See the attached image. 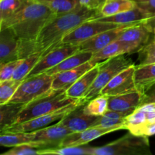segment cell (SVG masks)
<instances>
[{"instance_id":"8fae6325","label":"cell","mask_w":155,"mask_h":155,"mask_svg":"<svg viewBox=\"0 0 155 155\" xmlns=\"http://www.w3.org/2000/svg\"><path fill=\"white\" fill-rule=\"evenodd\" d=\"M80 51L79 45H58L42 56L27 77L46 72L71 54ZM26 77V78H27Z\"/></svg>"},{"instance_id":"8d00e7d4","label":"cell","mask_w":155,"mask_h":155,"mask_svg":"<svg viewBox=\"0 0 155 155\" xmlns=\"http://www.w3.org/2000/svg\"><path fill=\"white\" fill-rule=\"evenodd\" d=\"M2 155H40L39 148L30 145H21L12 147V149L3 153Z\"/></svg>"},{"instance_id":"f1b7e54d","label":"cell","mask_w":155,"mask_h":155,"mask_svg":"<svg viewBox=\"0 0 155 155\" xmlns=\"http://www.w3.org/2000/svg\"><path fill=\"white\" fill-rule=\"evenodd\" d=\"M49 8L56 15L70 13L81 6L80 0H39Z\"/></svg>"},{"instance_id":"5b68a950","label":"cell","mask_w":155,"mask_h":155,"mask_svg":"<svg viewBox=\"0 0 155 155\" xmlns=\"http://www.w3.org/2000/svg\"><path fill=\"white\" fill-rule=\"evenodd\" d=\"M54 75L46 73L27 77L21 82L16 92L8 103L27 104L48 93L52 89Z\"/></svg>"},{"instance_id":"e575fe53","label":"cell","mask_w":155,"mask_h":155,"mask_svg":"<svg viewBox=\"0 0 155 155\" xmlns=\"http://www.w3.org/2000/svg\"><path fill=\"white\" fill-rule=\"evenodd\" d=\"M139 65L155 63V39L148 42L146 45L141 48L139 51Z\"/></svg>"},{"instance_id":"7c38bea8","label":"cell","mask_w":155,"mask_h":155,"mask_svg":"<svg viewBox=\"0 0 155 155\" xmlns=\"http://www.w3.org/2000/svg\"><path fill=\"white\" fill-rule=\"evenodd\" d=\"M136 68V65L133 64L120 72L106 85L100 94L109 97L138 91L134 77Z\"/></svg>"},{"instance_id":"7402d4cb","label":"cell","mask_w":155,"mask_h":155,"mask_svg":"<svg viewBox=\"0 0 155 155\" xmlns=\"http://www.w3.org/2000/svg\"><path fill=\"white\" fill-rule=\"evenodd\" d=\"M136 51H137L136 48L132 46L130 44L117 39L109 44L99 51L93 54L91 61L95 63H99V62L104 61L108 60V59L113 58L117 56L125 54H131Z\"/></svg>"},{"instance_id":"b9f144b4","label":"cell","mask_w":155,"mask_h":155,"mask_svg":"<svg viewBox=\"0 0 155 155\" xmlns=\"http://www.w3.org/2000/svg\"><path fill=\"white\" fill-rule=\"evenodd\" d=\"M136 1H142V0H136Z\"/></svg>"},{"instance_id":"484cf974","label":"cell","mask_w":155,"mask_h":155,"mask_svg":"<svg viewBox=\"0 0 155 155\" xmlns=\"http://www.w3.org/2000/svg\"><path fill=\"white\" fill-rule=\"evenodd\" d=\"M24 104L7 103L0 105V130L15 123Z\"/></svg>"},{"instance_id":"ac0fdd59","label":"cell","mask_w":155,"mask_h":155,"mask_svg":"<svg viewBox=\"0 0 155 155\" xmlns=\"http://www.w3.org/2000/svg\"><path fill=\"white\" fill-rule=\"evenodd\" d=\"M84 105V104H83ZM83 105H80L62 118L59 122L69 129L72 133L80 132L95 127L98 117L86 114L83 111Z\"/></svg>"},{"instance_id":"8992f818","label":"cell","mask_w":155,"mask_h":155,"mask_svg":"<svg viewBox=\"0 0 155 155\" xmlns=\"http://www.w3.org/2000/svg\"><path fill=\"white\" fill-rule=\"evenodd\" d=\"M124 130L136 136L155 135V102L142 104L124 120Z\"/></svg>"},{"instance_id":"6da1fadb","label":"cell","mask_w":155,"mask_h":155,"mask_svg":"<svg viewBox=\"0 0 155 155\" xmlns=\"http://www.w3.org/2000/svg\"><path fill=\"white\" fill-rule=\"evenodd\" d=\"M98 12L80 6L75 11L57 15L42 28L35 40L20 44V58H24L33 53L40 52L42 55L58 45L63 38L86 21L98 18Z\"/></svg>"},{"instance_id":"52a82bcc","label":"cell","mask_w":155,"mask_h":155,"mask_svg":"<svg viewBox=\"0 0 155 155\" xmlns=\"http://www.w3.org/2000/svg\"><path fill=\"white\" fill-rule=\"evenodd\" d=\"M133 64H134V62L131 59L127 58L124 54L104 61L95 81L85 94L83 98L86 101H89L98 96L101 91L115 76Z\"/></svg>"},{"instance_id":"1f68e13d","label":"cell","mask_w":155,"mask_h":155,"mask_svg":"<svg viewBox=\"0 0 155 155\" xmlns=\"http://www.w3.org/2000/svg\"><path fill=\"white\" fill-rule=\"evenodd\" d=\"M107 110H108V96L101 94L89 100L83 105L84 113L92 116H101Z\"/></svg>"},{"instance_id":"4316f807","label":"cell","mask_w":155,"mask_h":155,"mask_svg":"<svg viewBox=\"0 0 155 155\" xmlns=\"http://www.w3.org/2000/svg\"><path fill=\"white\" fill-rule=\"evenodd\" d=\"M128 114L115 110H107L101 116L98 117L95 127H102V128H112V127H122L124 130V120Z\"/></svg>"},{"instance_id":"ab89813d","label":"cell","mask_w":155,"mask_h":155,"mask_svg":"<svg viewBox=\"0 0 155 155\" xmlns=\"http://www.w3.org/2000/svg\"><path fill=\"white\" fill-rule=\"evenodd\" d=\"M148 102H155V83L144 93L143 104Z\"/></svg>"},{"instance_id":"d590c367","label":"cell","mask_w":155,"mask_h":155,"mask_svg":"<svg viewBox=\"0 0 155 155\" xmlns=\"http://www.w3.org/2000/svg\"><path fill=\"white\" fill-rule=\"evenodd\" d=\"M22 61V58L12 61L0 64V82L11 80L13 77L15 70Z\"/></svg>"},{"instance_id":"ba28073f","label":"cell","mask_w":155,"mask_h":155,"mask_svg":"<svg viewBox=\"0 0 155 155\" xmlns=\"http://www.w3.org/2000/svg\"><path fill=\"white\" fill-rule=\"evenodd\" d=\"M85 104H86V102L71 104V105L64 107V108L60 109V110L53 112V113L32 118V119L19 123V124H12V125L0 130L1 134H3V133H27V132H33L40 130V129L44 128V127H48L52 123L61 120L62 118L64 117L66 115L71 113L72 110L77 108V107L80 105H83Z\"/></svg>"},{"instance_id":"7a4b0ae2","label":"cell","mask_w":155,"mask_h":155,"mask_svg":"<svg viewBox=\"0 0 155 155\" xmlns=\"http://www.w3.org/2000/svg\"><path fill=\"white\" fill-rule=\"evenodd\" d=\"M57 15L39 0H27L15 15L0 22V30L10 28L21 43L33 42L44 27Z\"/></svg>"},{"instance_id":"d4e9b609","label":"cell","mask_w":155,"mask_h":155,"mask_svg":"<svg viewBox=\"0 0 155 155\" xmlns=\"http://www.w3.org/2000/svg\"><path fill=\"white\" fill-rule=\"evenodd\" d=\"M137 6L136 0H107L98 12V18L113 16L121 12L131 10Z\"/></svg>"},{"instance_id":"cb8c5ba5","label":"cell","mask_w":155,"mask_h":155,"mask_svg":"<svg viewBox=\"0 0 155 155\" xmlns=\"http://www.w3.org/2000/svg\"><path fill=\"white\" fill-rule=\"evenodd\" d=\"M92 56H93V53L91 51H80V50L77 52L67 58L57 66L51 68L45 73L50 74V75H54L58 73L69 71V70L77 68V67L80 66L83 64L89 61V60H91Z\"/></svg>"},{"instance_id":"44dd1931","label":"cell","mask_w":155,"mask_h":155,"mask_svg":"<svg viewBox=\"0 0 155 155\" xmlns=\"http://www.w3.org/2000/svg\"><path fill=\"white\" fill-rule=\"evenodd\" d=\"M95 19L117 24H131L142 22V21H151V20H154L155 18L148 13L146 11L137 5L131 10L121 12L113 16L98 18Z\"/></svg>"},{"instance_id":"277c9868","label":"cell","mask_w":155,"mask_h":155,"mask_svg":"<svg viewBox=\"0 0 155 155\" xmlns=\"http://www.w3.org/2000/svg\"><path fill=\"white\" fill-rule=\"evenodd\" d=\"M148 137L130 133L101 147L92 148L91 155H149Z\"/></svg>"},{"instance_id":"603a6c76","label":"cell","mask_w":155,"mask_h":155,"mask_svg":"<svg viewBox=\"0 0 155 155\" xmlns=\"http://www.w3.org/2000/svg\"><path fill=\"white\" fill-rule=\"evenodd\" d=\"M134 77L138 91L144 94L155 83V63L136 66Z\"/></svg>"},{"instance_id":"9a60e30c","label":"cell","mask_w":155,"mask_h":155,"mask_svg":"<svg viewBox=\"0 0 155 155\" xmlns=\"http://www.w3.org/2000/svg\"><path fill=\"white\" fill-rule=\"evenodd\" d=\"M133 24H123L116 28L98 33V34L91 37L90 39L79 44L80 50V51H91L95 54L111 42L117 40L122 30L126 27L133 25Z\"/></svg>"},{"instance_id":"4fadbf2b","label":"cell","mask_w":155,"mask_h":155,"mask_svg":"<svg viewBox=\"0 0 155 155\" xmlns=\"http://www.w3.org/2000/svg\"><path fill=\"white\" fill-rule=\"evenodd\" d=\"M152 21H142L126 27L122 30L118 39L130 44L138 51L149 42L154 28Z\"/></svg>"},{"instance_id":"f35d334b","label":"cell","mask_w":155,"mask_h":155,"mask_svg":"<svg viewBox=\"0 0 155 155\" xmlns=\"http://www.w3.org/2000/svg\"><path fill=\"white\" fill-rule=\"evenodd\" d=\"M136 2L138 6L142 8L155 18V0H142L136 1Z\"/></svg>"},{"instance_id":"9c48e42d","label":"cell","mask_w":155,"mask_h":155,"mask_svg":"<svg viewBox=\"0 0 155 155\" xmlns=\"http://www.w3.org/2000/svg\"><path fill=\"white\" fill-rule=\"evenodd\" d=\"M121 25L123 24H114L95 18L89 20L67 34L58 45H79L98 33L116 28Z\"/></svg>"},{"instance_id":"74e56055","label":"cell","mask_w":155,"mask_h":155,"mask_svg":"<svg viewBox=\"0 0 155 155\" xmlns=\"http://www.w3.org/2000/svg\"><path fill=\"white\" fill-rule=\"evenodd\" d=\"M107 0H80V3L82 6L89 9L99 12Z\"/></svg>"},{"instance_id":"2e32d148","label":"cell","mask_w":155,"mask_h":155,"mask_svg":"<svg viewBox=\"0 0 155 155\" xmlns=\"http://www.w3.org/2000/svg\"><path fill=\"white\" fill-rule=\"evenodd\" d=\"M20 41L10 28L0 30V64L20 58Z\"/></svg>"},{"instance_id":"d6986e66","label":"cell","mask_w":155,"mask_h":155,"mask_svg":"<svg viewBox=\"0 0 155 155\" xmlns=\"http://www.w3.org/2000/svg\"><path fill=\"white\" fill-rule=\"evenodd\" d=\"M98 63H95L89 60V61L75 68L58 73L54 75L52 82V89H68L71 85L74 84L81 76L89 71Z\"/></svg>"},{"instance_id":"5bb4252c","label":"cell","mask_w":155,"mask_h":155,"mask_svg":"<svg viewBox=\"0 0 155 155\" xmlns=\"http://www.w3.org/2000/svg\"><path fill=\"white\" fill-rule=\"evenodd\" d=\"M120 130H123L122 127H116L112 128H102L98 127H92L83 131L70 133L62 140L59 147L79 146V145H86L89 142L101 136Z\"/></svg>"},{"instance_id":"d6a6232c","label":"cell","mask_w":155,"mask_h":155,"mask_svg":"<svg viewBox=\"0 0 155 155\" xmlns=\"http://www.w3.org/2000/svg\"><path fill=\"white\" fill-rule=\"evenodd\" d=\"M27 0H0V22L8 19L24 6Z\"/></svg>"},{"instance_id":"60d3db41","label":"cell","mask_w":155,"mask_h":155,"mask_svg":"<svg viewBox=\"0 0 155 155\" xmlns=\"http://www.w3.org/2000/svg\"><path fill=\"white\" fill-rule=\"evenodd\" d=\"M154 39H155V27H154Z\"/></svg>"},{"instance_id":"836d02e7","label":"cell","mask_w":155,"mask_h":155,"mask_svg":"<svg viewBox=\"0 0 155 155\" xmlns=\"http://www.w3.org/2000/svg\"><path fill=\"white\" fill-rule=\"evenodd\" d=\"M22 81L11 79L0 82V105L9 102Z\"/></svg>"},{"instance_id":"83f0119b","label":"cell","mask_w":155,"mask_h":155,"mask_svg":"<svg viewBox=\"0 0 155 155\" xmlns=\"http://www.w3.org/2000/svg\"><path fill=\"white\" fill-rule=\"evenodd\" d=\"M0 145L4 147H15L21 145L33 146V135L31 132L3 133L0 135Z\"/></svg>"},{"instance_id":"e0dca14e","label":"cell","mask_w":155,"mask_h":155,"mask_svg":"<svg viewBox=\"0 0 155 155\" xmlns=\"http://www.w3.org/2000/svg\"><path fill=\"white\" fill-rule=\"evenodd\" d=\"M144 94L139 91L108 97V110L130 114L143 104Z\"/></svg>"},{"instance_id":"3957f363","label":"cell","mask_w":155,"mask_h":155,"mask_svg":"<svg viewBox=\"0 0 155 155\" xmlns=\"http://www.w3.org/2000/svg\"><path fill=\"white\" fill-rule=\"evenodd\" d=\"M65 92L66 89H51L48 93L24 104L15 124L53 113L71 104L88 102L84 98H71L67 95Z\"/></svg>"},{"instance_id":"30bf717a","label":"cell","mask_w":155,"mask_h":155,"mask_svg":"<svg viewBox=\"0 0 155 155\" xmlns=\"http://www.w3.org/2000/svg\"><path fill=\"white\" fill-rule=\"evenodd\" d=\"M31 133L33 139V147L44 149L59 147L62 140L72 132L58 121L54 125L48 126Z\"/></svg>"},{"instance_id":"f546056e","label":"cell","mask_w":155,"mask_h":155,"mask_svg":"<svg viewBox=\"0 0 155 155\" xmlns=\"http://www.w3.org/2000/svg\"><path fill=\"white\" fill-rule=\"evenodd\" d=\"M93 147L86 145L79 146H64L57 147L53 148L39 149L40 155H91Z\"/></svg>"},{"instance_id":"ffe728a7","label":"cell","mask_w":155,"mask_h":155,"mask_svg":"<svg viewBox=\"0 0 155 155\" xmlns=\"http://www.w3.org/2000/svg\"><path fill=\"white\" fill-rule=\"evenodd\" d=\"M104 62V61L99 62L96 66L81 76L74 84L66 89L65 92L67 95L74 98H83L85 94L87 92L95 81V78L99 73L100 68Z\"/></svg>"},{"instance_id":"4dcf8cb0","label":"cell","mask_w":155,"mask_h":155,"mask_svg":"<svg viewBox=\"0 0 155 155\" xmlns=\"http://www.w3.org/2000/svg\"><path fill=\"white\" fill-rule=\"evenodd\" d=\"M42 53L36 52L33 53L30 55L27 56L24 58H22V61L18 65V68L15 70L12 79L18 81H22L27 77L30 71L33 70L35 65L36 64L39 59L42 58Z\"/></svg>"},{"instance_id":"7bdbcfd3","label":"cell","mask_w":155,"mask_h":155,"mask_svg":"<svg viewBox=\"0 0 155 155\" xmlns=\"http://www.w3.org/2000/svg\"><path fill=\"white\" fill-rule=\"evenodd\" d=\"M154 21H155V19H154Z\"/></svg>"}]
</instances>
